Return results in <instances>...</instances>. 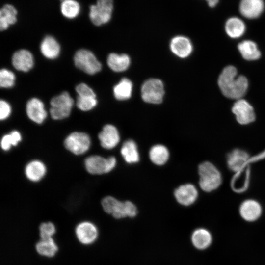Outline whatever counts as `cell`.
I'll return each instance as SVG.
<instances>
[{"label": "cell", "instance_id": "obj_16", "mask_svg": "<svg viewBox=\"0 0 265 265\" xmlns=\"http://www.w3.org/2000/svg\"><path fill=\"white\" fill-rule=\"evenodd\" d=\"M12 63L17 70L27 72L34 65V58L29 51L22 49L14 53L12 57Z\"/></svg>", "mask_w": 265, "mask_h": 265}, {"label": "cell", "instance_id": "obj_37", "mask_svg": "<svg viewBox=\"0 0 265 265\" xmlns=\"http://www.w3.org/2000/svg\"><path fill=\"white\" fill-rule=\"evenodd\" d=\"M78 96H95L96 95L93 89L87 84L81 83L76 87Z\"/></svg>", "mask_w": 265, "mask_h": 265}, {"label": "cell", "instance_id": "obj_34", "mask_svg": "<svg viewBox=\"0 0 265 265\" xmlns=\"http://www.w3.org/2000/svg\"><path fill=\"white\" fill-rule=\"evenodd\" d=\"M15 76L11 71L5 68L0 71V86L2 88H10L15 84Z\"/></svg>", "mask_w": 265, "mask_h": 265}, {"label": "cell", "instance_id": "obj_8", "mask_svg": "<svg viewBox=\"0 0 265 265\" xmlns=\"http://www.w3.org/2000/svg\"><path fill=\"white\" fill-rule=\"evenodd\" d=\"M113 9V0H98L90 7V19L96 26L105 24L110 21Z\"/></svg>", "mask_w": 265, "mask_h": 265}, {"label": "cell", "instance_id": "obj_18", "mask_svg": "<svg viewBox=\"0 0 265 265\" xmlns=\"http://www.w3.org/2000/svg\"><path fill=\"white\" fill-rule=\"evenodd\" d=\"M170 47L172 53L181 58L188 56L192 51L190 40L184 36H176L171 40Z\"/></svg>", "mask_w": 265, "mask_h": 265}, {"label": "cell", "instance_id": "obj_24", "mask_svg": "<svg viewBox=\"0 0 265 265\" xmlns=\"http://www.w3.org/2000/svg\"><path fill=\"white\" fill-rule=\"evenodd\" d=\"M243 58L247 60H255L261 56V53L256 44L251 40H244L238 46Z\"/></svg>", "mask_w": 265, "mask_h": 265}, {"label": "cell", "instance_id": "obj_35", "mask_svg": "<svg viewBox=\"0 0 265 265\" xmlns=\"http://www.w3.org/2000/svg\"><path fill=\"white\" fill-rule=\"evenodd\" d=\"M39 231L40 239H48L53 238L56 232V228L52 222H45L39 225Z\"/></svg>", "mask_w": 265, "mask_h": 265}, {"label": "cell", "instance_id": "obj_33", "mask_svg": "<svg viewBox=\"0 0 265 265\" xmlns=\"http://www.w3.org/2000/svg\"><path fill=\"white\" fill-rule=\"evenodd\" d=\"M97 104L96 96H78L76 105L82 111H89L94 108Z\"/></svg>", "mask_w": 265, "mask_h": 265}, {"label": "cell", "instance_id": "obj_29", "mask_svg": "<svg viewBox=\"0 0 265 265\" xmlns=\"http://www.w3.org/2000/svg\"><path fill=\"white\" fill-rule=\"evenodd\" d=\"M132 87V83L130 80L123 78L114 86V96L118 100H127L131 97Z\"/></svg>", "mask_w": 265, "mask_h": 265}, {"label": "cell", "instance_id": "obj_4", "mask_svg": "<svg viewBox=\"0 0 265 265\" xmlns=\"http://www.w3.org/2000/svg\"><path fill=\"white\" fill-rule=\"evenodd\" d=\"M74 100L68 92H63L53 98L50 101V113L54 120H62L71 113Z\"/></svg>", "mask_w": 265, "mask_h": 265}, {"label": "cell", "instance_id": "obj_10", "mask_svg": "<svg viewBox=\"0 0 265 265\" xmlns=\"http://www.w3.org/2000/svg\"><path fill=\"white\" fill-rule=\"evenodd\" d=\"M232 110L236 115L237 121L240 124H248L255 119L253 107L244 99L238 100L234 103Z\"/></svg>", "mask_w": 265, "mask_h": 265}, {"label": "cell", "instance_id": "obj_38", "mask_svg": "<svg viewBox=\"0 0 265 265\" xmlns=\"http://www.w3.org/2000/svg\"><path fill=\"white\" fill-rule=\"evenodd\" d=\"M208 6L211 8L215 7L218 3L219 0H205Z\"/></svg>", "mask_w": 265, "mask_h": 265}, {"label": "cell", "instance_id": "obj_15", "mask_svg": "<svg viewBox=\"0 0 265 265\" xmlns=\"http://www.w3.org/2000/svg\"><path fill=\"white\" fill-rule=\"evenodd\" d=\"M86 170L90 174L101 175L107 173V158L99 155H91L84 161Z\"/></svg>", "mask_w": 265, "mask_h": 265}, {"label": "cell", "instance_id": "obj_26", "mask_svg": "<svg viewBox=\"0 0 265 265\" xmlns=\"http://www.w3.org/2000/svg\"><path fill=\"white\" fill-rule=\"evenodd\" d=\"M120 152L125 161L128 163H134L139 160V155L135 142L128 140L123 144Z\"/></svg>", "mask_w": 265, "mask_h": 265}, {"label": "cell", "instance_id": "obj_2", "mask_svg": "<svg viewBox=\"0 0 265 265\" xmlns=\"http://www.w3.org/2000/svg\"><path fill=\"white\" fill-rule=\"evenodd\" d=\"M101 205L106 213L111 214L117 219L133 217L137 214L136 207L132 202H121L111 196L104 197L101 201Z\"/></svg>", "mask_w": 265, "mask_h": 265}, {"label": "cell", "instance_id": "obj_13", "mask_svg": "<svg viewBox=\"0 0 265 265\" xmlns=\"http://www.w3.org/2000/svg\"><path fill=\"white\" fill-rule=\"evenodd\" d=\"M264 8L263 0H241L239 5V11L241 15L249 19L258 18Z\"/></svg>", "mask_w": 265, "mask_h": 265}, {"label": "cell", "instance_id": "obj_19", "mask_svg": "<svg viewBox=\"0 0 265 265\" xmlns=\"http://www.w3.org/2000/svg\"><path fill=\"white\" fill-rule=\"evenodd\" d=\"M24 172L28 180L33 182H38L45 176L47 167L44 163L41 160L34 159L26 164Z\"/></svg>", "mask_w": 265, "mask_h": 265}, {"label": "cell", "instance_id": "obj_17", "mask_svg": "<svg viewBox=\"0 0 265 265\" xmlns=\"http://www.w3.org/2000/svg\"><path fill=\"white\" fill-rule=\"evenodd\" d=\"M250 158L245 151L240 149H234L228 155L227 164L229 168L237 173L243 169L249 163Z\"/></svg>", "mask_w": 265, "mask_h": 265}, {"label": "cell", "instance_id": "obj_25", "mask_svg": "<svg viewBox=\"0 0 265 265\" xmlns=\"http://www.w3.org/2000/svg\"><path fill=\"white\" fill-rule=\"evenodd\" d=\"M35 249L40 255L46 257H54L58 250V247L53 238L40 239L35 244Z\"/></svg>", "mask_w": 265, "mask_h": 265}, {"label": "cell", "instance_id": "obj_22", "mask_svg": "<svg viewBox=\"0 0 265 265\" xmlns=\"http://www.w3.org/2000/svg\"><path fill=\"white\" fill-rule=\"evenodd\" d=\"M225 29L227 34L233 38L241 37L246 29L244 22L237 17L229 18L226 22Z\"/></svg>", "mask_w": 265, "mask_h": 265}, {"label": "cell", "instance_id": "obj_9", "mask_svg": "<svg viewBox=\"0 0 265 265\" xmlns=\"http://www.w3.org/2000/svg\"><path fill=\"white\" fill-rule=\"evenodd\" d=\"M75 232L78 241L85 245L93 243L98 236V231L96 225L88 221L79 223L75 228Z\"/></svg>", "mask_w": 265, "mask_h": 265}, {"label": "cell", "instance_id": "obj_31", "mask_svg": "<svg viewBox=\"0 0 265 265\" xmlns=\"http://www.w3.org/2000/svg\"><path fill=\"white\" fill-rule=\"evenodd\" d=\"M22 139L21 133L17 130H13L2 137L0 141L1 148L3 151H9L12 147L16 146Z\"/></svg>", "mask_w": 265, "mask_h": 265}, {"label": "cell", "instance_id": "obj_30", "mask_svg": "<svg viewBox=\"0 0 265 265\" xmlns=\"http://www.w3.org/2000/svg\"><path fill=\"white\" fill-rule=\"evenodd\" d=\"M169 153L164 145L158 144L151 147L149 151V158L151 161L158 165L164 164L168 160Z\"/></svg>", "mask_w": 265, "mask_h": 265}, {"label": "cell", "instance_id": "obj_12", "mask_svg": "<svg viewBox=\"0 0 265 265\" xmlns=\"http://www.w3.org/2000/svg\"><path fill=\"white\" fill-rule=\"evenodd\" d=\"M26 113L30 120L37 124L42 123L46 119L47 113L43 103L39 99L33 98L27 102Z\"/></svg>", "mask_w": 265, "mask_h": 265}, {"label": "cell", "instance_id": "obj_27", "mask_svg": "<svg viewBox=\"0 0 265 265\" xmlns=\"http://www.w3.org/2000/svg\"><path fill=\"white\" fill-rule=\"evenodd\" d=\"M17 12L14 7L10 4L4 5L0 11V29H6L10 25H13L17 21Z\"/></svg>", "mask_w": 265, "mask_h": 265}, {"label": "cell", "instance_id": "obj_36", "mask_svg": "<svg viewBox=\"0 0 265 265\" xmlns=\"http://www.w3.org/2000/svg\"><path fill=\"white\" fill-rule=\"evenodd\" d=\"M11 107L9 104L3 100L0 101V119L4 120L10 116Z\"/></svg>", "mask_w": 265, "mask_h": 265}, {"label": "cell", "instance_id": "obj_32", "mask_svg": "<svg viewBox=\"0 0 265 265\" xmlns=\"http://www.w3.org/2000/svg\"><path fill=\"white\" fill-rule=\"evenodd\" d=\"M62 15L69 19L76 17L80 11V6L75 0H63L60 6Z\"/></svg>", "mask_w": 265, "mask_h": 265}, {"label": "cell", "instance_id": "obj_20", "mask_svg": "<svg viewBox=\"0 0 265 265\" xmlns=\"http://www.w3.org/2000/svg\"><path fill=\"white\" fill-rule=\"evenodd\" d=\"M239 212L241 216L248 221H253L257 220L262 213V208L260 204L254 200H247L240 205Z\"/></svg>", "mask_w": 265, "mask_h": 265}, {"label": "cell", "instance_id": "obj_6", "mask_svg": "<svg viewBox=\"0 0 265 265\" xmlns=\"http://www.w3.org/2000/svg\"><path fill=\"white\" fill-rule=\"evenodd\" d=\"M76 66L84 72L94 75L102 68L101 63L91 51L86 49L78 50L74 57Z\"/></svg>", "mask_w": 265, "mask_h": 265}, {"label": "cell", "instance_id": "obj_3", "mask_svg": "<svg viewBox=\"0 0 265 265\" xmlns=\"http://www.w3.org/2000/svg\"><path fill=\"white\" fill-rule=\"evenodd\" d=\"M200 176L199 184L204 191L211 192L217 189L221 185L222 178L220 173L212 163L205 161L198 167Z\"/></svg>", "mask_w": 265, "mask_h": 265}, {"label": "cell", "instance_id": "obj_39", "mask_svg": "<svg viewBox=\"0 0 265 265\" xmlns=\"http://www.w3.org/2000/svg\"></svg>", "mask_w": 265, "mask_h": 265}, {"label": "cell", "instance_id": "obj_28", "mask_svg": "<svg viewBox=\"0 0 265 265\" xmlns=\"http://www.w3.org/2000/svg\"><path fill=\"white\" fill-rule=\"evenodd\" d=\"M212 239L210 233L203 228L195 230L191 237L193 245L199 249H205L208 247L212 242Z\"/></svg>", "mask_w": 265, "mask_h": 265}, {"label": "cell", "instance_id": "obj_1", "mask_svg": "<svg viewBox=\"0 0 265 265\" xmlns=\"http://www.w3.org/2000/svg\"><path fill=\"white\" fill-rule=\"evenodd\" d=\"M218 84L225 97L238 100L246 93L248 82L245 76H237V70L235 67L228 66L224 68L220 74Z\"/></svg>", "mask_w": 265, "mask_h": 265}, {"label": "cell", "instance_id": "obj_7", "mask_svg": "<svg viewBox=\"0 0 265 265\" xmlns=\"http://www.w3.org/2000/svg\"><path fill=\"white\" fill-rule=\"evenodd\" d=\"M141 97L144 101L151 104H159L164 95V85L162 81L158 79H150L143 84Z\"/></svg>", "mask_w": 265, "mask_h": 265}, {"label": "cell", "instance_id": "obj_23", "mask_svg": "<svg viewBox=\"0 0 265 265\" xmlns=\"http://www.w3.org/2000/svg\"><path fill=\"white\" fill-rule=\"evenodd\" d=\"M107 63L112 70L120 72L126 70L129 68L130 64V58L126 54H118L111 53L107 57Z\"/></svg>", "mask_w": 265, "mask_h": 265}, {"label": "cell", "instance_id": "obj_5", "mask_svg": "<svg viewBox=\"0 0 265 265\" xmlns=\"http://www.w3.org/2000/svg\"><path fill=\"white\" fill-rule=\"evenodd\" d=\"M91 139L86 133L74 132L68 135L64 140V146L69 152L76 155L86 153L90 149Z\"/></svg>", "mask_w": 265, "mask_h": 265}, {"label": "cell", "instance_id": "obj_14", "mask_svg": "<svg viewBox=\"0 0 265 265\" xmlns=\"http://www.w3.org/2000/svg\"><path fill=\"white\" fill-rule=\"evenodd\" d=\"M174 196L180 204L189 206L196 200L198 191L194 185L186 184L180 186L175 189Z\"/></svg>", "mask_w": 265, "mask_h": 265}, {"label": "cell", "instance_id": "obj_11", "mask_svg": "<svg viewBox=\"0 0 265 265\" xmlns=\"http://www.w3.org/2000/svg\"><path fill=\"white\" fill-rule=\"evenodd\" d=\"M101 146L106 149L115 148L120 141V135L117 128L111 124L104 126L98 134Z\"/></svg>", "mask_w": 265, "mask_h": 265}, {"label": "cell", "instance_id": "obj_21", "mask_svg": "<svg viewBox=\"0 0 265 265\" xmlns=\"http://www.w3.org/2000/svg\"><path fill=\"white\" fill-rule=\"evenodd\" d=\"M42 54L47 58L53 59L58 57L60 52V47L55 38L47 36L40 44Z\"/></svg>", "mask_w": 265, "mask_h": 265}]
</instances>
